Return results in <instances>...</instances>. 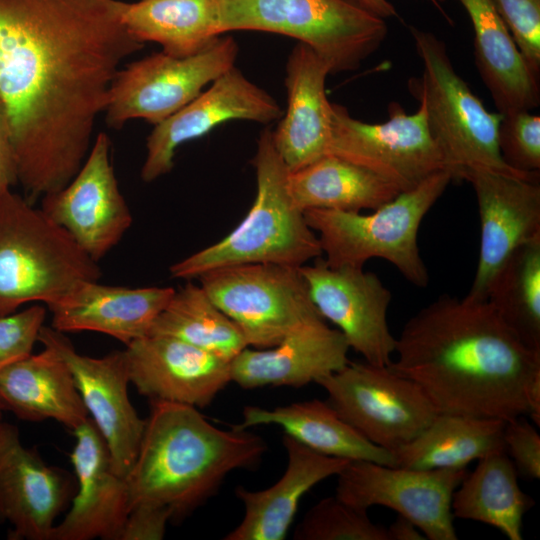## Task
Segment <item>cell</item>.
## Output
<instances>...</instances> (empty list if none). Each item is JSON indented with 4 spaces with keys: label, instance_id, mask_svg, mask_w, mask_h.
I'll return each instance as SVG.
<instances>
[{
    "label": "cell",
    "instance_id": "1",
    "mask_svg": "<svg viewBox=\"0 0 540 540\" xmlns=\"http://www.w3.org/2000/svg\"><path fill=\"white\" fill-rule=\"evenodd\" d=\"M121 0H0V96L31 203L64 188L92 146L112 81L144 48Z\"/></svg>",
    "mask_w": 540,
    "mask_h": 540
},
{
    "label": "cell",
    "instance_id": "2",
    "mask_svg": "<svg viewBox=\"0 0 540 540\" xmlns=\"http://www.w3.org/2000/svg\"><path fill=\"white\" fill-rule=\"evenodd\" d=\"M390 367L416 382L438 413L540 425V352L528 348L488 300L443 294L396 338Z\"/></svg>",
    "mask_w": 540,
    "mask_h": 540
},
{
    "label": "cell",
    "instance_id": "3",
    "mask_svg": "<svg viewBox=\"0 0 540 540\" xmlns=\"http://www.w3.org/2000/svg\"><path fill=\"white\" fill-rule=\"evenodd\" d=\"M151 403L126 477L130 509L156 503L170 507L174 516L186 514L213 496L230 472L254 466L267 450L260 436L220 429L194 406Z\"/></svg>",
    "mask_w": 540,
    "mask_h": 540
},
{
    "label": "cell",
    "instance_id": "4",
    "mask_svg": "<svg viewBox=\"0 0 540 540\" xmlns=\"http://www.w3.org/2000/svg\"><path fill=\"white\" fill-rule=\"evenodd\" d=\"M255 200L244 219L224 238L173 264L176 279L242 264L271 263L301 267L321 257L317 234L290 192L289 170L277 152L273 131H261L252 160Z\"/></svg>",
    "mask_w": 540,
    "mask_h": 540
},
{
    "label": "cell",
    "instance_id": "5",
    "mask_svg": "<svg viewBox=\"0 0 540 540\" xmlns=\"http://www.w3.org/2000/svg\"><path fill=\"white\" fill-rule=\"evenodd\" d=\"M101 269L41 208L11 190L0 195V317L31 302L52 306Z\"/></svg>",
    "mask_w": 540,
    "mask_h": 540
},
{
    "label": "cell",
    "instance_id": "6",
    "mask_svg": "<svg viewBox=\"0 0 540 540\" xmlns=\"http://www.w3.org/2000/svg\"><path fill=\"white\" fill-rule=\"evenodd\" d=\"M423 71L409 80V90L426 109L430 132L452 181L471 169L539 179L508 166L498 146L500 113H492L455 71L445 43L433 33L409 27Z\"/></svg>",
    "mask_w": 540,
    "mask_h": 540
},
{
    "label": "cell",
    "instance_id": "7",
    "mask_svg": "<svg viewBox=\"0 0 540 540\" xmlns=\"http://www.w3.org/2000/svg\"><path fill=\"white\" fill-rule=\"evenodd\" d=\"M451 181L446 170L439 171L369 214L324 209L304 214L318 236L328 266L364 267L368 260L381 258L408 282L425 288L429 272L420 254L418 231Z\"/></svg>",
    "mask_w": 540,
    "mask_h": 540
},
{
    "label": "cell",
    "instance_id": "8",
    "mask_svg": "<svg viewBox=\"0 0 540 540\" xmlns=\"http://www.w3.org/2000/svg\"><path fill=\"white\" fill-rule=\"evenodd\" d=\"M222 34L275 33L311 48L330 73L356 70L378 50L385 19L350 0H217Z\"/></svg>",
    "mask_w": 540,
    "mask_h": 540
},
{
    "label": "cell",
    "instance_id": "9",
    "mask_svg": "<svg viewBox=\"0 0 540 540\" xmlns=\"http://www.w3.org/2000/svg\"><path fill=\"white\" fill-rule=\"evenodd\" d=\"M197 279L254 348L275 346L303 325L323 318L300 267L242 264L214 269Z\"/></svg>",
    "mask_w": 540,
    "mask_h": 540
},
{
    "label": "cell",
    "instance_id": "10",
    "mask_svg": "<svg viewBox=\"0 0 540 540\" xmlns=\"http://www.w3.org/2000/svg\"><path fill=\"white\" fill-rule=\"evenodd\" d=\"M224 35L186 57L161 51L121 67L103 113L107 126L119 129L132 119H144L155 126L191 102L205 86L235 66L238 44Z\"/></svg>",
    "mask_w": 540,
    "mask_h": 540
},
{
    "label": "cell",
    "instance_id": "11",
    "mask_svg": "<svg viewBox=\"0 0 540 540\" xmlns=\"http://www.w3.org/2000/svg\"><path fill=\"white\" fill-rule=\"evenodd\" d=\"M316 384L346 423L390 452L412 441L438 414L423 389L390 366L348 361Z\"/></svg>",
    "mask_w": 540,
    "mask_h": 540
},
{
    "label": "cell",
    "instance_id": "12",
    "mask_svg": "<svg viewBox=\"0 0 540 540\" xmlns=\"http://www.w3.org/2000/svg\"><path fill=\"white\" fill-rule=\"evenodd\" d=\"M389 118L366 123L347 109L332 103L331 138L328 154L361 166L395 186L409 191L431 175L445 170L442 153L433 138L426 109L407 114L392 102Z\"/></svg>",
    "mask_w": 540,
    "mask_h": 540
},
{
    "label": "cell",
    "instance_id": "13",
    "mask_svg": "<svg viewBox=\"0 0 540 540\" xmlns=\"http://www.w3.org/2000/svg\"><path fill=\"white\" fill-rule=\"evenodd\" d=\"M466 469L420 470L350 461L337 475L335 495L368 511L384 506L411 520L429 540H457L451 502Z\"/></svg>",
    "mask_w": 540,
    "mask_h": 540
},
{
    "label": "cell",
    "instance_id": "14",
    "mask_svg": "<svg viewBox=\"0 0 540 540\" xmlns=\"http://www.w3.org/2000/svg\"><path fill=\"white\" fill-rule=\"evenodd\" d=\"M300 270L316 309L349 348L365 362L389 366L396 347L387 319L392 293L380 278L363 267H330L320 257Z\"/></svg>",
    "mask_w": 540,
    "mask_h": 540
},
{
    "label": "cell",
    "instance_id": "15",
    "mask_svg": "<svg viewBox=\"0 0 540 540\" xmlns=\"http://www.w3.org/2000/svg\"><path fill=\"white\" fill-rule=\"evenodd\" d=\"M111 142L98 133L73 179L42 197V211L99 262L123 238L133 218L110 159Z\"/></svg>",
    "mask_w": 540,
    "mask_h": 540
},
{
    "label": "cell",
    "instance_id": "16",
    "mask_svg": "<svg viewBox=\"0 0 540 540\" xmlns=\"http://www.w3.org/2000/svg\"><path fill=\"white\" fill-rule=\"evenodd\" d=\"M38 342L57 352L68 365L90 419L106 442L114 471L126 478L139 450L145 420L128 396L125 351L98 358L82 355L64 333L45 325Z\"/></svg>",
    "mask_w": 540,
    "mask_h": 540
},
{
    "label": "cell",
    "instance_id": "17",
    "mask_svg": "<svg viewBox=\"0 0 540 540\" xmlns=\"http://www.w3.org/2000/svg\"><path fill=\"white\" fill-rule=\"evenodd\" d=\"M283 116L276 100L235 66L179 111L154 126L147 137L140 177L150 183L174 167L176 150L231 120L268 124Z\"/></svg>",
    "mask_w": 540,
    "mask_h": 540
},
{
    "label": "cell",
    "instance_id": "18",
    "mask_svg": "<svg viewBox=\"0 0 540 540\" xmlns=\"http://www.w3.org/2000/svg\"><path fill=\"white\" fill-rule=\"evenodd\" d=\"M463 181L474 189L480 219L477 267L466 297L487 300L493 278L512 252L540 235L539 179L471 169Z\"/></svg>",
    "mask_w": 540,
    "mask_h": 540
},
{
    "label": "cell",
    "instance_id": "19",
    "mask_svg": "<svg viewBox=\"0 0 540 540\" xmlns=\"http://www.w3.org/2000/svg\"><path fill=\"white\" fill-rule=\"evenodd\" d=\"M73 477L23 445L16 426L0 421V520L10 539L49 540L74 495Z\"/></svg>",
    "mask_w": 540,
    "mask_h": 540
},
{
    "label": "cell",
    "instance_id": "20",
    "mask_svg": "<svg viewBox=\"0 0 540 540\" xmlns=\"http://www.w3.org/2000/svg\"><path fill=\"white\" fill-rule=\"evenodd\" d=\"M124 351L130 383L151 401L203 408L231 382L229 360L173 337L146 335Z\"/></svg>",
    "mask_w": 540,
    "mask_h": 540
},
{
    "label": "cell",
    "instance_id": "21",
    "mask_svg": "<svg viewBox=\"0 0 540 540\" xmlns=\"http://www.w3.org/2000/svg\"><path fill=\"white\" fill-rule=\"evenodd\" d=\"M72 431L76 441L70 459L78 488L49 540H119L130 510L127 480L114 471L106 442L90 418Z\"/></svg>",
    "mask_w": 540,
    "mask_h": 540
},
{
    "label": "cell",
    "instance_id": "22",
    "mask_svg": "<svg viewBox=\"0 0 540 540\" xmlns=\"http://www.w3.org/2000/svg\"><path fill=\"white\" fill-rule=\"evenodd\" d=\"M349 349L343 334L320 318L275 346L243 349L230 361L231 382L244 389L317 383L348 363Z\"/></svg>",
    "mask_w": 540,
    "mask_h": 540
},
{
    "label": "cell",
    "instance_id": "23",
    "mask_svg": "<svg viewBox=\"0 0 540 540\" xmlns=\"http://www.w3.org/2000/svg\"><path fill=\"white\" fill-rule=\"evenodd\" d=\"M328 65L308 46L297 43L287 63L286 113L273 131V142L289 172L328 154L332 103L325 83Z\"/></svg>",
    "mask_w": 540,
    "mask_h": 540
},
{
    "label": "cell",
    "instance_id": "24",
    "mask_svg": "<svg viewBox=\"0 0 540 540\" xmlns=\"http://www.w3.org/2000/svg\"><path fill=\"white\" fill-rule=\"evenodd\" d=\"M174 292L172 287L131 288L86 282L48 307L51 327L62 333H103L127 346L148 335Z\"/></svg>",
    "mask_w": 540,
    "mask_h": 540
},
{
    "label": "cell",
    "instance_id": "25",
    "mask_svg": "<svg viewBox=\"0 0 540 540\" xmlns=\"http://www.w3.org/2000/svg\"><path fill=\"white\" fill-rule=\"evenodd\" d=\"M283 445L287 466L278 481L258 491L236 487L244 515L225 540L285 539L302 497L319 482L337 476L350 462L318 453L286 434Z\"/></svg>",
    "mask_w": 540,
    "mask_h": 540
},
{
    "label": "cell",
    "instance_id": "26",
    "mask_svg": "<svg viewBox=\"0 0 540 540\" xmlns=\"http://www.w3.org/2000/svg\"><path fill=\"white\" fill-rule=\"evenodd\" d=\"M0 371V405L26 421L53 419L74 430L89 417L63 358L49 347Z\"/></svg>",
    "mask_w": 540,
    "mask_h": 540
},
{
    "label": "cell",
    "instance_id": "27",
    "mask_svg": "<svg viewBox=\"0 0 540 540\" xmlns=\"http://www.w3.org/2000/svg\"><path fill=\"white\" fill-rule=\"evenodd\" d=\"M458 1L472 23L475 63L498 113L536 108L540 103L539 75L528 67L492 0Z\"/></svg>",
    "mask_w": 540,
    "mask_h": 540
},
{
    "label": "cell",
    "instance_id": "28",
    "mask_svg": "<svg viewBox=\"0 0 540 540\" xmlns=\"http://www.w3.org/2000/svg\"><path fill=\"white\" fill-rule=\"evenodd\" d=\"M276 425L304 446L324 455L349 461H371L395 466L392 452L369 442L346 423L327 401L313 399L272 409L246 406L242 420L232 427L246 430Z\"/></svg>",
    "mask_w": 540,
    "mask_h": 540
},
{
    "label": "cell",
    "instance_id": "29",
    "mask_svg": "<svg viewBox=\"0 0 540 540\" xmlns=\"http://www.w3.org/2000/svg\"><path fill=\"white\" fill-rule=\"evenodd\" d=\"M518 474L505 451L477 460L453 493L454 518L481 522L510 540H522L523 517L534 501L519 486Z\"/></svg>",
    "mask_w": 540,
    "mask_h": 540
},
{
    "label": "cell",
    "instance_id": "30",
    "mask_svg": "<svg viewBox=\"0 0 540 540\" xmlns=\"http://www.w3.org/2000/svg\"><path fill=\"white\" fill-rule=\"evenodd\" d=\"M505 422L438 413L412 441L392 451L396 465L411 469H466L489 454L505 451Z\"/></svg>",
    "mask_w": 540,
    "mask_h": 540
},
{
    "label": "cell",
    "instance_id": "31",
    "mask_svg": "<svg viewBox=\"0 0 540 540\" xmlns=\"http://www.w3.org/2000/svg\"><path fill=\"white\" fill-rule=\"evenodd\" d=\"M122 22L138 41L155 42L175 57L195 54L223 35L217 0L125 2Z\"/></svg>",
    "mask_w": 540,
    "mask_h": 540
},
{
    "label": "cell",
    "instance_id": "32",
    "mask_svg": "<svg viewBox=\"0 0 540 540\" xmlns=\"http://www.w3.org/2000/svg\"><path fill=\"white\" fill-rule=\"evenodd\" d=\"M289 187L295 204L303 212L374 210L400 193L373 172L332 154L290 172Z\"/></svg>",
    "mask_w": 540,
    "mask_h": 540
},
{
    "label": "cell",
    "instance_id": "33",
    "mask_svg": "<svg viewBox=\"0 0 540 540\" xmlns=\"http://www.w3.org/2000/svg\"><path fill=\"white\" fill-rule=\"evenodd\" d=\"M148 335L173 337L229 361L248 347L239 327L191 281L175 290Z\"/></svg>",
    "mask_w": 540,
    "mask_h": 540
},
{
    "label": "cell",
    "instance_id": "34",
    "mask_svg": "<svg viewBox=\"0 0 540 540\" xmlns=\"http://www.w3.org/2000/svg\"><path fill=\"white\" fill-rule=\"evenodd\" d=\"M487 300L523 344L540 352V235L512 252L493 278Z\"/></svg>",
    "mask_w": 540,
    "mask_h": 540
},
{
    "label": "cell",
    "instance_id": "35",
    "mask_svg": "<svg viewBox=\"0 0 540 540\" xmlns=\"http://www.w3.org/2000/svg\"><path fill=\"white\" fill-rule=\"evenodd\" d=\"M296 540H388L386 527L374 523L366 510L355 508L336 495L311 507L297 525Z\"/></svg>",
    "mask_w": 540,
    "mask_h": 540
},
{
    "label": "cell",
    "instance_id": "36",
    "mask_svg": "<svg viewBox=\"0 0 540 540\" xmlns=\"http://www.w3.org/2000/svg\"><path fill=\"white\" fill-rule=\"evenodd\" d=\"M498 146L501 157L508 166L523 174H539L540 117L530 111L502 115Z\"/></svg>",
    "mask_w": 540,
    "mask_h": 540
},
{
    "label": "cell",
    "instance_id": "37",
    "mask_svg": "<svg viewBox=\"0 0 540 540\" xmlns=\"http://www.w3.org/2000/svg\"><path fill=\"white\" fill-rule=\"evenodd\" d=\"M528 67L540 72V0H492Z\"/></svg>",
    "mask_w": 540,
    "mask_h": 540
},
{
    "label": "cell",
    "instance_id": "38",
    "mask_svg": "<svg viewBox=\"0 0 540 540\" xmlns=\"http://www.w3.org/2000/svg\"><path fill=\"white\" fill-rule=\"evenodd\" d=\"M46 315L44 306L34 304L0 317V371L32 354Z\"/></svg>",
    "mask_w": 540,
    "mask_h": 540
},
{
    "label": "cell",
    "instance_id": "39",
    "mask_svg": "<svg viewBox=\"0 0 540 540\" xmlns=\"http://www.w3.org/2000/svg\"><path fill=\"white\" fill-rule=\"evenodd\" d=\"M504 448L518 473L526 478H540V435L523 416L505 422Z\"/></svg>",
    "mask_w": 540,
    "mask_h": 540
},
{
    "label": "cell",
    "instance_id": "40",
    "mask_svg": "<svg viewBox=\"0 0 540 540\" xmlns=\"http://www.w3.org/2000/svg\"><path fill=\"white\" fill-rule=\"evenodd\" d=\"M173 516L172 509L165 505L136 504L127 515L119 540H161Z\"/></svg>",
    "mask_w": 540,
    "mask_h": 540
},
{
    "label": "cell",
    "instance_id": "41",
    "mask_svg": "<svg viewBox=\"0 0 540 540\" xmlns=\"http://www.w3.org/2000/svg\"><path fill=\"white\" fill-rule=\"evenodd\" d=\"M17 183L11 123L5 103L0 96V195L11 190Z\"/></svg>",
    "mask_w": 540,
    "mask_h": 540
},
{
    "label": "cell",
    "instance_id": "42",
    "mask_svg": "<svg viewBox=\"0 0 540 540\" xmlns=\"http://www.w3.org/2000/svg\"><path fill=\"white\" fill-rule=\"evenodd\" d=\"M388 540H425L421 530L408 518L398 515L386 528Z\"/></svg>",
    "mask_w": 540,
    "mask_h": 540
},
{
    "label": "cell",
    "instance_id": "43",
    "mask_svg": "<svg viewBox=\"0 0 540 540\" xmlns=\"http://www.w3.org/2000/svg\"><path fill=\"white\" fill-rule=\"evenodd\" d=\"M361 6L378 15L379 17L386 19L397 15V11L393 4L388 0H356ZM435 5L442 13L440 3L437 0H429Z\"/></svg>",
    "mask_w": 540,
    "mask_h": 540
},
{
    "label": "cell",
    "instance_id": "44",
    "mask_svg": "<svg viewBox=\"0 0 540 540\" xmlns=\"http://www.w3.org/2000/svg\"><path fill=\"white\" fill-rule=\"evenodd\" d=\"M2 410H3V409H2V407H1V405H0V421L2 420Z\"/></svg>",
    "mask_w": 540,
    "mask_h": 540
}]
</instances>
